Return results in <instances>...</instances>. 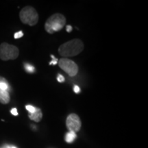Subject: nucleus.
Segmentation results:
<instances>
[{
	"label": "nucleus",
	"mask_w": 148,
	"mask_h": 148,
	"mask_svg": "<svg viewBox=\"0 0 148 148\" xmlns=\"http://www.w3.org/2000/svg\"><path fill=\"white\" fill-rule=\"evenodd\" d=\"M84 49V43L79 39H73L67 41L60 46L58 52L64 58L78 55Z\"/></svg>",
	"instance_id": "1"
},
{
	"label": "nucleus",
	"mask_w": 148,
	"mask_h": 148,
	"mask_svg": "<svg viewBox=\"0 0 148 148\" xmlns=\"http://www.w3.org/2000/svg\"><path fill=\"white\" fill-rule=\"evenodd\" d=\"M19 55V51L17 47L10 45L7 42H2L0 45V59L7 61L15 60Z\"/></svg>",
	"instance_id": "4"
},
{
	"label": "nucleus",
	"mask_w": 148,
	"mask_h": 148,
	"mask_svg": "<svg viewBox=\"0 0 148 148\" xmlns=\"http://www.w3.org/2000/svg\"><path fill=\"white\" fill-rule=\"evenodd\" d=\"M58 65L61 69L71 77L76 75L78 72V66L77 64L69 58H61L58 61Z\"/></svg>",
	"instance_id": "5"
},
{
	"label": "nucleus",
	"mask_w": 148,
	"mask_h": 148,
	"mask_svg": "<svg viewBox=\"0 0 148 148\" xmlns=\"http://www.w3.org/2000/svg\"><path fill=\"white\" fill-rule=\"evenodd\" d=\"M24 68H25V71H26L27 73H33L35 72V68L34 66H33L32 64L29 63H25L24 64Z\"/></svg>",
	"instance_id": "10"
},
{
	"label": "nucleus",
	"mask_w": 148,
	"mask_h": 148,
	"mask_svg": "<svg viewBox=\"0 0 148 148\" xmlns=\"http://www.w3.org/2000/svg\"><path fill=\"white\" fill-rule=\"evenodd\" d=\"M66 23V18L62 14L56 13L51 15L46 21L45 30L49 34L58 32L63 28Z\"/></svg>",
	"instance_id": "2"
},
{
	"label": "nucleus",
	"mask_w": 148,
	"mask_h": 148,
	"mask_svg": "<svg viewBox=\"0 0 148 148\" xmlns=\"http://www.w3.org/2000/svg\"><path fill=\"white\" fill-rule=\"evenodd\" d=\"M66 125L69 132H78L81 127V121L76 114H70L66 118Z\"/></svg>",
	"instance_id": "6"
},
{
	"label": "nucleus",
	"mask_w": 148,
	"mask_h": 148,
	"mask_svg": "<svg viewBox=\"0 0 148 148\" xmlns=\"http://www.w3.org/2000/svg\"><path fill=\"white\" fill-rule=\"evenodd\" d=\"M71 30H72L71 25H67V26H66V32H71Z\"/></svg>",
	"instance_id": "17"
},
{
	"label": "nucleus",
	"mask_w": 148,
	"mask_h": 148,
	"mask_svg": "<svg viewBox=\"0 0 148 148\" xmlns=\"http://www.w3.org/2000/svg\"><path fill=\"white\" fill-rule=\"evenodd\" d=\"M57 80L59 82H64L65 79H64V77L63 75H61V74H58V76H57Z\"/></svg>",
	"instance_id": "14"
},
{
	"label": "nucleus",
	"mask_w": 148,
	"mask_h": 148,
	"mask_svg": "<svg viewBox=\"0 0 148 148\" xmlns=\"http://www.w3.org/2000/svg\"><path fill=\"white\" fill-rule=\"evenodd\" d=\"M10 97L9 95V92L7 90L0 91V103L2 104H7L10 102Z\"/></svg>",
	"instance_id": "8"
},
{
	"label": "nucleus",
	"mask_w": 148,
	"mask_h": 148,
	"mask_svg": "<svg viewBox=\"0 0 148 148\" xmlns=\"http://www.w3.org/2000/svg\"><path fill=\"white\" fill-rule=\"evenodd\" d=\"M25 108H26V110L28 111L29 113H33V112H34L35 111H36V107L31 106V105H27V106H25Z\"/></svg>",
	"instance_id": "11"
},
{
	"label": "nucleus",
	"mask_w": 148,
	"mask_h": 148,
	"mask_svg": "<svg viewBox=\"0 0 148 148\" xmlns=\"http://www.w3.org/2000/svg\"><path fill=\"white\" fill-rule=\"evenodd\" d=\"M11 148H16V147H14V146H11Z\"/></svg>",
	"instance_id": "18"
},
{
	"label": "nucleus",
	"mask_w": 148,
	"mask_h": 148,
	"mask_svg": "<svg viewBox=\"0 0 148 148\" xmlns=\"http://www.w3.org/2000/svg\"><path fill=\"white\" fill-rule=\"evenodd\" d=\"M23 36V33L22 32V31H19V32H16L15 34H14V38H15V39H17V38H21Z\"/></svg>",
	"instance_id": "13"
},
{
	"label": "nucleus",
	"mask_w": 148,
	"mask_h": 148,
	"mask_svg": "<svg viewBox=\"0 0 148 148\" xmlns=\"http://www.w3.org/2000/svg\"><path fill=\"white\" fill-rule=\"evenodd\" d=\"M51 59H52V60H51L50 62H49V64H50V65H51V64H53V65H56V64H58V59L56 58L54 56L51 55Z\"/></svg>",
	"instance_id": "12"
},
{
	"label": "nucleus",
	"mask_w": 148,
	"mask_h": 148,
	"mask_svg": "<svg viewBox=\"0 0 148 148\" xmlns=\"http://www.w3.org/2000/svg\"><path fill=\"white\" fill-rule=\"evenodd\" d=\"M19 17L24 24L33 26L38 21V14L32 6H25L20 11Z\"/></svg>",
	"instance_id": "3"
},
{
	"label": "nucleus",
	"mask_w": 148,
	"mask_h": 148,
	"mask_svg": "<svg viewBox=\"0 0 148 148\" xmlns=\"http://www.w3.org/2000/svg\"><path fill=\"white\" fill-rule=\"evenodd\" d=\"M28 116L31 120H33L36 122H39L42 117V111L40 110V108H36V111L33 113H29Z\"/></svg>",
	"instance_id": "7"
},
{
	"label": "nucleus",
	"mask_w": 148,
	"mask_h": 148,
	"mask_svg": "<svg viewBox=\"0 0 148 148\" xmlns=\"http://www.w3.org/2000/svg\"><path fill=\"white\" fill-rule=\"evenodd\" d=\"M10 112H11V114H13V115H14V116L18 115V112H17V110H16V108H12V110H10Z\"/></svg>",
	"instance_id": "16"
},
{
	"label": "nucleus",
	"mask_w": 148,
	"mask_h": 148,
	"mask_svg": "<svg viewBox=\"0 0 148 148\" xmlns=\"http://www.w3.org/2000/svg\"><path fill=\"white\" fill-rule=\"evenodd\" d=\"M73 91L75 92V93H79V92H80V88H79L78 86H77V85H75L73 87Z\"/></svg>",
	"instance_id": "15"
},
{
	"label": "nucleus",
	"mask_w": 148,
	"mask_h": 148,
	"mask_svg": "<svg viewBox=\"0 0 148 148\" xmlns=\"http://www.w3.org/2000/svg\"><path fill=\"white\" fill-rule=\"evenodd\" d=\"M76 134L73 132H69L65 135V140L67 143H72L76 138Z\"/></svg>",
	"instance_id": "9"
}]
</instances>
